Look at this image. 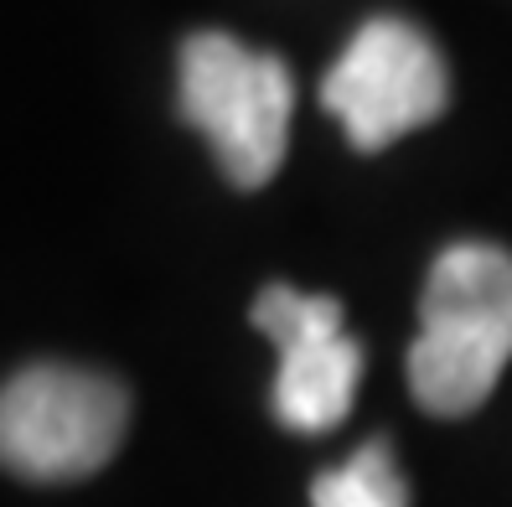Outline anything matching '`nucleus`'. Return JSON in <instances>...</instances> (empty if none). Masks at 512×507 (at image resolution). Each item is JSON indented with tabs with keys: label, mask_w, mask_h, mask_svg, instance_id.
I'll return each mask as SVG.
<instances>
[{
	"label": "nucleus",
	"mask_w": 512,
	"mask_h": 507,
	"mask_svg": "<svg viewBox=\"0 0 512 507\" xmlns=\"http://www.w3.org/2000/svg\"><path fill=\"white\" fill-rule=\"evenodd\" d=\"M311 507H409V487L383 440H368L347 466L316 476Z\"/></svg>",
	"instance_id": "423d86ee"
},
{
	"label": "nucleus",
	"mask_w": 512,
	"mask_h": 507,
	"mask_svg": "<svg viewBox=\"0 0 512 507\" xmlns=\"http://www.w3.org/2000/svg\"><path fill=\"white\" fill-rule=\"evenodd\" d=\"M321 104L342 119L352 151H383L399 135L445 114L450 73L419 26L378 16L331 63Z\"/></svg>",
	"instance_id": "20e7f679"
},
{
	"label": "nucleus",
	"mask_w": 512,
	"mask_h": 507,
	"mask_svg": "<svg viewBox=\"0 0 512 507\" xmlns=\"http://www.w3.org/2000/svg\"><path fill=\"white\" fill-rule=\"evenodd\" d=\"M176 104L192 130L207 135L233 187H264L285 161L295 83L275 52H254L228 32H197L182 47Z\"/></svg>",
	"instance_id": "f03ea898"
},
{
	"label": "nucleus",
	"mask_w": 512,
	"mask_h": 507,
	"mask_svg": "<svg viewBox=\"0 0 512 507\" xmlns=\"http://www.w3.org/2000/svg\"><path fill=\"white\" fill-rule=\"evenodd\" d=\"M254 326L275 342V414L295 435H326L347 420L363 378V347L342 332V306L331 295L269 285L254 301Z\"/></svg>",
	"instance_id": "39448f33"
},
{
	"label": "nucleus",
	"mask_w": 512,
	"mask_h": 507,
	"mask_svg": "<svg viewBox=\"0 0 512 507\" xmlns=\"http://www.w3.org/2000/svg\"><path fill=\"white\" fill-rule=\"evenodd\" d=\"M512 363V249L450 244L425 280L419 337L409 347V394L440 420L487 404Z\"/></svg>",
	"instance_id": "f257e3e1"
},
{
	"label": "nucleus",
	"mask_w": 512,
	"mask_h": 507,
	"mask_svg": "<svg viewBox=\"0 0 512 507\" xmlns=\"http://www.w3.org/2000/svg\"><path fill=\"white\" fill-rule=\"evenodd\" d=\"M130 394L114 378L32 363L0 389V466L26 482H83L125 440Z\"/></svg>",
	"instance_id": "7ed1b4c3"
}]
</instances>
